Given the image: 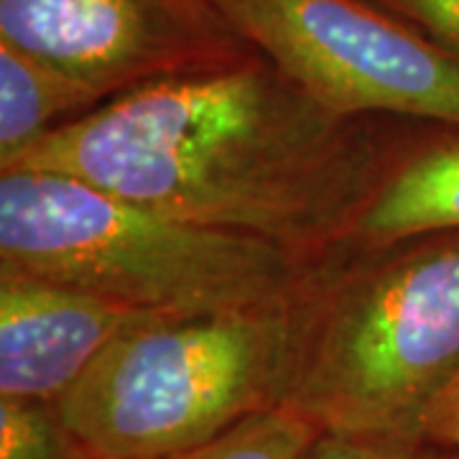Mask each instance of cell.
<instances>
[{
	"instance_id": "6da1fadb",
	"label": "cell",
	"mask_w": 459,
	"mask_h": 459,
	"mask_svg": "<svg viewBox=\"0 0 459 459\" xmlns=\"http://www.w3.org/2000/svg\"><path fill=\"white\" fill-rule=\"evenodd\" d=\"M370 117L319 105L255 51L105 100L5 171H54L207 228L246 232L307 263L352 246L398 156Z\"/></svg>"
},
{
	"instance_id": "7a4b0ae2",
	"label": "cell",
	"mask_w": 459,
	"mask_h": 459,
	"mask_svg": "<svg viewBox=\"0 0 459 459\" xmlns=\"http://www.w3.org/2000/svg\"><path fill=\"white\" fill-rule=\"evenodd\" d=\"M344 250L299 294L283 406L329 434L421 439L459 376V232Z\"/></svg>"
},
{
	"instance_id": "3957f363",
	"label": "cell",
	"mask_w": 459,
	"mask_h": 459,
	"mask_svg": "<svg viewBox=\"0 0 459 459\" xmlns=\"http://www.w3.org/2000/svg\"><path fill=\"white\" fill-rule=\"evenodd\" d=\"M316 265L263 238L156 212L74 177L0 174V273L161 316H204L286 304Z\"/></svg>"
},
{
	"instance_id": "277c9868",
	"label": "cell",
	"mask_w": 459,
	"mask_h": 459,
	"mask_svg": "<svg viewBox=\"0 0 459 459\" xmlns=\"http://www.w3.org/2000/svg\"><path fill=\"white\" fill-rule=\"evenodd\" d=\"M296 301L120 334L54 403L80 457L171 459L283 406Z\"/></svg>"
},
{
	"instance_id": "5b68a950",
	"label": "cell",
	"mask_w": 459,
	"mask_h": 459,
	"mask_svg": "<svg viewBox=\"0 0 459 459\" xmlns=\"http://www.w3.org/2000/svg\"><path fill=\"white\" fill-rule=\"evenodd\" d=\"M253 49L342 117L459 128V54L370 0H210Z\"/></svg>"
},
{
	"instance_id": "8992f818",
	"label": "cell",
	"mask_w": 459,
	"mask_h": 459,
	"mask_svg": "<svg viewBox=\"0 0 459 459\" xmlns=\"http://www.w3.org/2000/svg\"><path fill=\"white\" fill-rule=\"evenodd\" d=\"M0 41L102 100L255 54L210 0H0Z\"/></svg>"
},
{
	"instance_id": "52a82bcc",
	"label": "cell",
	"mask_w": 459,
	"mask_h": 459,
	"mask_svg": "<svg viewBox=\"0 0 459 459\" xmlns=\"http://www.w3.org/2000/svg\"><path fill=\"white\" fill-rule=\"evenodd\" d=\"M161 314L0 273V395L56 403L110 344Z\"/></svg>"
},
{
	"instance_id": "ba28073f",
	"label": "cell",
	"mask_w": 459,
	"mask_h": 459,
	"mask_svg": "<svg viewBox=\"0 0 459 459\" xmlns=\"http://www.w3.org/2000/svg\"><path fill=\"white\" fill-rule=\"evenodd\" d=\"M459 232V138L398 156L358 222L352 246Z\"/></svg>"
},
{
	"instance_id": "9c48e42d",
	"label": "cell",
	"mask_w": 459,
	"mask_h": 459,
	"mask_svg": "<svg viewBox=\"0 0 459 459\" xmlns=\"http://www.w3.org/2000/svg\"><path fill=\"white\" fill-rule=\"evenodd\" d=\"M102 102L62 69L0 41V166Z\"/></svg>"
},
{
	"instance_id": "30bf717a",
	"label": "cell",
	"mask_w": 459,
	"mask_h": 459,
	"mask_svg": "<svg viewBox=\"0 0 459 459\" xmlns=\"http://www.w3.org/2000/svg\"><path fill=\"white\" fill-rule=\"evenodd\" d=\"M319 434L309 419L279 406L255 413L171 459H304Z\"/></svg>"
},
{
	"instance_id": "8fae6325",
	"label": "cell",
	"mask_w": 459,
	"mask_h": 459,
	"mask_svg": "<svg viewBox=\"0 0 459 459\" xmlns=\"http://www.w3.org/2000/svg\"><path fill=\"white\" fill-rule=\"evenodd\" d=\"M0 459H82L54 403L0 395Z\"/></svg>"
},
{
	"instance_id": "7c38bea8",
	"label": "cell",
	"mask_w": 459,
	"mask_h": 459,
	"mask_svg": "<svg viewBox=\"0 0 459 459\" xmlns=\"http://www.w3.org/2000/svg\"><path fill=\"white\" fill-rule=\"evenodd\" d=\"M304 459H452L424 439L403 437H355L322 431Z\"/></svg>"
},
{
	"instance_id": "4fadbf2b",
	"label": "cell",
	"mask_w": 459,
	"mask_h": 459,
	"mask_svg": "<svg viewBox=\"0 0 459 459\" xmlns=\"http://www.w3.org/2000/svg\"><path fill=\"white\" fill-rule=\"evenodd\" d=\"M459 54V0H370Z\"/></svg>"
},
{
	"instance_id": "5bb4252c",
	"label": "cell",
	"mask_w": 459,
	"mask_h": 459,
	"mask_svg": "<svg viewBox=\"0 0 459 459\" xmlns=\"http://www.w3.org/2000/svg\"><path fill=\"white\" fill-rule=\"evenodd\" d=\"M421 439L452 459H459V376L429 406L421 421Z\"/></svg>"
}]
</instances>
